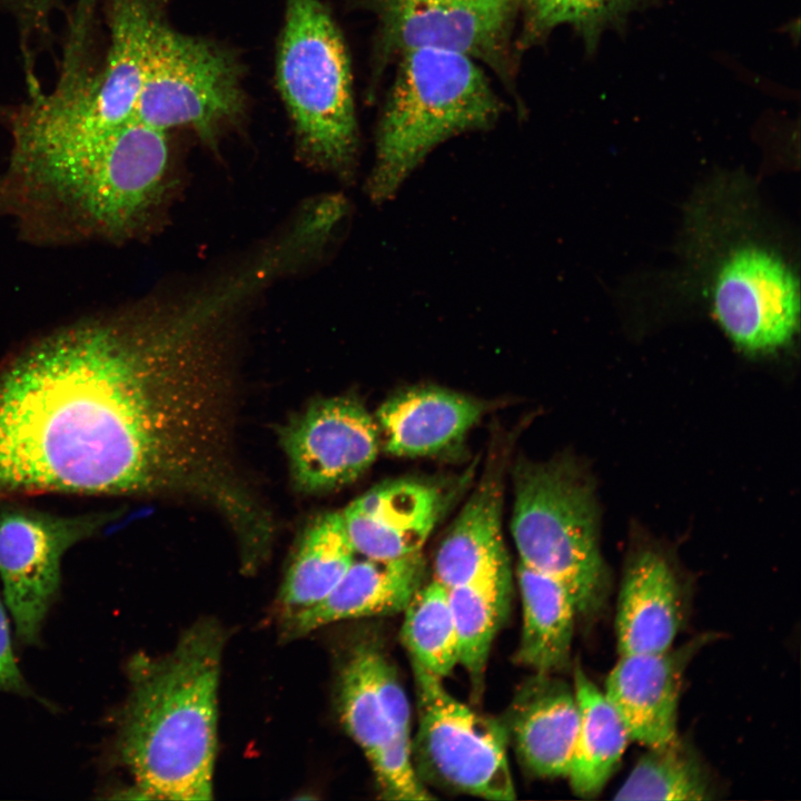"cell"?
Masks as SVG:
<instances>
[{
    "instance_id": "obj_15",
    "label": "cell",
    "mask_w": 801,
    "mask_h": 801,
    "mask_svg": "<svg viewBox=\"0 0 801 801\" xmlns=\"http://www.w3.org/2000/svg\"><path fill=\"white\" fill-rule=\"evenodd\" d=\"M425 570L421 551L397 558H355L323 600L285 613L283 634L296 639L335 622L403 612L424 584Z\"/></svg>"
},
{
    "instance_id": "obj_30",
    "label": "cell",
    "mask_w": 801,
    "mask_h": 801,
    "mask_svg": "<svg viewBox=\"0 0 801 801\" xmlns=\"http://www.w3.org/2000/svg\"><path fill=\"white\" fill-rule=\"evenodd\" d=\"M0 3L14 10L29 31L43 26L52 0H0Z\"/></svg>"
},
{
    "instance_id": "obj_16",
    "label": "cell",
    "mask_w": 801,
    "mask_h": 801,
    "mask_svg": "<svg viewBox=\"0 0 801 801\" xmlns=\"http://www.w3.org/2000/svg\"><path fill=\"white\" fill-rule=\"evenodd\" d=\"M345 728L366 756L397 734L411 731V708L397 672L374 642L349 653L339 679Z\"/></svg>"
},
{
    "instance_id": "obj_21",
    "label": "cell",
    "mask_w": 801,
    "mask_h": 801,
    "mask_svg": "<svg viewBox=\"0 0 801 801\" xmlns=\"http://www.w3.org/2000/svg\"><path fill=\"white\" fill-rule=\"evenodd\" d=\"M517 580L523 623L516 659L535 674H552L570 660L577 617L573 597L560 581L522 563Z\"/></svg>"
},
{
    "instance_id": "obj_10",
    "label": "cell",
    "mask_w": 801,
    "mask_h": 801,
    "mask_svg": "<svg viewBox=\"0 0 801 801\" xmlns=\"http://www.w3.org/2000/svg\"><path fill=\"white\" fill-rule=\"evenodd\" d=\"M295 487L307 494L340 488L374 463L379 448L375 418L357 399L319 398L280 431Z\"/></svg>"
},
{
    "instance_id": "obj_24",
    "label": "cell",
    "mask_w": 801,
    "mask_h": 801,
    "mask_svg": "<svg viewBox=\"0 0 801 801\" xmlns=\"http://www.w3.org/2000/svg\"><path fill=\"white\" fill-rule=\"evenodd\" d=\"M511 572L448 589L459 644V664L481 686L492 643L511 597Z\"/></svg>"
},
{
    "instance_id": "obj_11",
    "label": "cell",
    "mask_w": 801,
    "mask_h": 801,
    "mask_svg": "<svg viewBox=\"0 0 801 801\" xmlns=\"http://www.w3.org/2000/svg\"><path fill=\"white\" fill-rule=\"evenodd\" d=\"M110 43L102 70L80 76L77 112L95 131L135 119L155 40L165 26V0H110Z\"/></svg>"
},
{
    "instance_id": "obj_7",
    "label": "cell",
    "mask_w": 801,
    "mask_h": 801,
    "mask_svg": "<svg viewBox=\"0 0 801 801\" xmlns=\"http://www.w3.org/2000/svg\"><path fill=\"white\" fill-rule=\"evenodd\" d=\"M418 710L417 756L437 782L478 798L507 801L516 790L507 760V731L456 698L413 663Z\"/></svg>"
},
{
    "instance_id": "obj_20",
    "label": "cell",
    "mask_w": 801,
    "mask_h": 801,
    "mask_svg": "<svg viewBox=\"0 0 801 801\" xmlns=\"http://www.w3.org/2000/svg\"><path fill=\"white\" fill-rule=\"evenodd\" d=\"M507 571L501 488L497 481L488 479L473 493L442 541L434 580L453 589Z\"/></svg>"
},
{
    "instance_id": "obj_14",
    "label": "cell",
    "mask_w": 801,
    "mask_h": 801,
    "mask_svg": "<svg viewBox=\"0 0 801 801\" xmlns=\"http://www.w3.org/2000/svg\"><path fill=\"white\" fill-rule=\"evenodd\" d=\"M695 649L692 643L661 653L620 655L603 692L630 740L653 748L678 736L683 672Z\"/></svg>"
},
{
    "instance_id": "obj_8",
    "label": "cell",
    "mask_w": 801,
    "mask_h": 801,
    "mask_svg": "<svg viewBox=\"0 0 801 801\" xmlns=\"http://www.w3.org/2000/svg\"><path fill=\"white\" fill-rule=\"evenodd\" d=\"M110 517L106 512L56 515L0 501V580L20 641L38 642L60 587L66 552L96 535Z\"/></svg>"
},
{
    "instance_id": "obj_18",
    "label": "cell",
    "mask_w": 801,
    "mask_h": 801,
    "mask_svg": "<svg viewBox=\"0 0 801 801\" xmlns=\"http://www.w3.org/2000/svg\"><path fill=\"white\" fill-rule=\"evenodd\" d=\"M578 728L573 690L551 674H535L517 698L510 733L523 765L541 778L567 777Z\"/></svg>"
},
{
    "instance_id": "obj_19",
    "label": "cell",
    "mask_w": 801,
    "mask_h": 801,
    "mask_svg": "<svg viewBox=\"0 0 801 801\" xmlns=\"http://www.w3.org/2000/svg\"><path fill=\"white\" fill-rule=\"evenodd\" d=\"M477 400L439 387H414L385 400L376 412L385 451L397 456H425L457 442L479 418Z\"/></svg>"
},
{
    "instance_id": "obj_25",
    "label": "cell",
    "mask_w": 801,
    "mask_h": 801,
    "mask_svg": "<svg viewBox=\"0 0 801 801\" xmlns=\"http://www.w3.org/2000/svg\"><path fill=\"white\" fill-rule=\"evenodd\" d=\"M710 774L679 738L650 748L634 764L615 800L703 801L714 798Z\"/></svg>"
},
{
    "instance_id": "obj_28",
    "label": "cell",
    "mask_w": 801,
    "mask_h": 801,
    "mask_svg": "<svg viewBox=\"0 0 801 801\" xmlns=\"http://www.w3.org/2000/svg\"><path fill=\"white\" fill-rule=\"evenodd\" d=\"M383 799L429 800L412 756L411 731L397 734L367 756Z\"/></svg>"
},
{
    "instance_id": "obj_12",
    "label": "cell",
    "mask_w": 801,
    "mask_h": 801,
    "mask_svg": "<svg viewBox=\"0 0 801 801\" xmlns=\"http://www.w3.org/2000/svg\"><path fill=\"white\" fill-rule=\"evenodd\" d=\"M378 16L382 44L404 53L421 48L457 51L500 66L510 14L473 0H355Z\"/></svg>"
},
{
    "instance_id": "obj_23",
    "label": "cell",
    "mask_w": 801,
    "mask_h": 801,
    "mask_svg": "<svg viewBox=\"0 0 801 801\" xmlns=\"http://www.w3.org/2000/svg\"><path fill=\"white\" fill-rule=\"evenodd\" d=\"M356 558L342 511L318 515L305 530L280 590L285 613L323 600Z\"/></svg>"
},
{
    "instance_id": "obj_2",
    "label": "cell",
    "mask_w": 801,
    "mask_h": 801,
    "mask_svg": "<svg viewBox=\"0 0 801 801\" xmlns=\"http://www.w3.org/2000/svg\"><path fill=\"white\" fill-rule=\"evenodd\" d=\"M222 644L221 629L204 621L168 654L131 661L116 749L140 798H212Z\"/></svg>"
},
{
    "instance_id": "obj_31",
    "label": "cell",
    "mask_w": 801,
    "mask_h": 801,
    "mask_svg": "<svg viewBox=\"0 0 801 801\" xmlns=\"http://www.w3.org/2000/svg\"><path fill=\"white\" fill-rule=\"evenodd\" d=\"M503 13L511 14L514 0H473Z\"/></svg>"
},
{
    "instance_id": "obj_22",
    "label": "cell",
    "mask_w": 801,
    "mask_h": 801,
    "mask_svg": "<svg viewBox=\"0 0 801 801\" xmlns=\"http://www.w3.org/2000/svg\"><path fill=\"white\" fill-rule=\"evenodd\" d=\"M573 679L578 728L566 778L576 794L593 797L619 767L630 736L604 692L581 666L575 668Z\"/></svg>"
},
{
    "instance_id": "obj_27",
    "label": "cell",
    "mask_w": 801,
    "mask_h": 801,
    "mask_svg": "<svg viewBox=\"0 0 801 801\" xmlns=\"http://www.w3.org/2000/svg\"><path fill=\"white\" fill-rule=\"evenodd\" d=\"M639 0H525L528 28L535 36L555 27H574L590 43Z\"/></svg>"
},
{
    "instance_id": "obj_26",
    "label": "cell",
    "mask_w": 801,
    "mask_h": 801,
    "mask_svg": "<svg viewBox=\"0 0 801 801\" xmlns=\"http://www.w3.org/2000/svg\"><path fill=\"white\" fill-rule=\"evenodd\" d=\"M402 640L412 662L444 679L459 664V644L448 589L424 583L404 609Z\"/></svg>"
},
{
    "instance_id": "obj_3",
    "label": "cell",
    "mask_w": 801,
    "mask_h": 801,
    "mask_svg": "<svg viewBox=\"0 0 801 801\" xmlns=\"http://www.w3.org/2000/svg\"><path fill=\"white\" fill-rule=\"evenodd\" d=\"M376 141L368 194L390 198L439 144L493 125L501 103L473 58L421 48L400 55Z\"/></svg>"
},
{
    "instance_id": "obj_17",
    "label": "cell",
    "mask_w": 801,
    "mask_h": 801,
    "mask_svg": "<svg viewBox=\"0 0 801 801\" xmlns=\"http://www.w3.org/2000/svg\"><path fill=\"white\" fill-rule=\"evenodd\" d=\"M681 597L666 560L639 553L625 570L617 600L615 632L620 655L672 649L681 626Z\"/></svg>"
},
{
    "instance_id": "obj_9",
    "label": "cell",
    "mask_w": 801,
    "mask_h": 801,
    "mask_svg": "<svg viewBox=\"0 0 801 801\" xmlns=\"http://www.w3.org/2000/svg\"><path fill=\"white\" fill-rule=\"evenodd\" d=\"M713 313L741 349L765 353L785 345L799 323V287L791 269L756 246L733 251L712 288Z\"/></svg>"
},
{
    "instance_id": "obj_1",
    "label": "cell",
    "mask_w": 801,
    "mask_h": 801,
    "mask_svg": "<svg viewBox=\"0 0 801 801\" xmlns=\"http://www.w3.org/2000/svg\"><path fill=\"white\" fill-rule=\"evenodd\" d=\"M238 286L48 329L0 362V501L185 495L229 524L254 497L228 449L224 365Z\"/></svg>"
},
{
    "instance_id": "obj_13",
    "label": "cell",
    "mask_w": 801,
    "mask_h": 801,
    "mask_svg": "<svg viewBox=\"0 0 801 801\" xmlns=\"http://www.w3.org/2000/svg\"><path fill=\"white\" fill-rule=\"evenodd\" d=\"M442 510L435 486L399 479L374 486L342 513L356 554L385 560L419 552Z\"/></svg>"
},
{
    "instance_id": "obj_29",
    "label": "cell",
    "mask_w": 801,
    "mask_h": 801,
    "mask_svg": "<svg viewBox=\"0 0 801 801\" xmlns=\"http://www.w3.org/2000/svg\"><path fill=\"white\" fill-rule=\"evenodd\" d=\"M0 690L26 693L27 685L13 655L9 622L0 601Z\"/></svg>"
},
{
    "instance_id": "obj_6",
    "label": "cell",
    "mask_w": 801,
    "mask_h": 801,
    "mask_svg": "<svg viewBox=\"0 0 801 801\" xmlns=\"http://www.w3.org/2000/svg\"><path fill=\"white\" fill-rule=\"evenodd\" d=\"M243 108L236 58L212 41L165 24L152 47L135 117L162 131L188 127L214 142Z\"/></svg>"
},
{
    "instance_id": "obj_5",
    "label": "cell",
    "mask_w": 801,
    "mask_h": 801,
    "mask_svg": "<svg viewBox=\"0 0 801 801\" xmlns=\"http://www.w3.org/2000/svg\"><path fill=\"white\" fill-rule=\"evenodd\" d=\"M511 533L520 563L560 581L577 616L604 606L609 577L587 483L568 464H522L516 471Z\"/></svg>"
},
{
    "instance_id": "obj_4",
    "label": "cell",
    "mask_w": 801,
    "mask_h": 801,
    "mask_svg": "<svg viewBox=\"0 0 801 801\" xmlns=\"http://www.w3.org/2000/svg\"><path fill=\"white\" fill-rule=\"evenodd\" d=\"M276 78L304 154L348 175L358 142L350 67L339 29L319 0H286Z\"/></svg>"
}]
</instances>
